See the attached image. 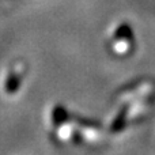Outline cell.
Returning a JSON list of instances; mask_svg holds the SVG:
<instances>
[{
  "label": "cell",
  "mask_w": 155,
  "mask_h": 155,
  "mask_svg": "<svg viewBox=\"0 0 155 155\" xmlns=\"http://www.w3.org/2000/svg\"><path fill=\"white\" fill-rule=\"evenodd\" d=\"M19 82H21V76H19V74L16 72H12L10 76H8V80L7 83H5V90H7L8 94H12L16 91V88H18L19 86Z\"/></svg>",
  "instance_id": "obj_1"
}]
</instances>
